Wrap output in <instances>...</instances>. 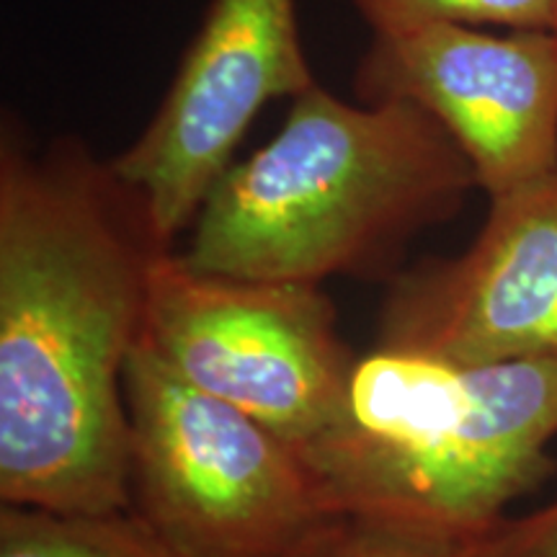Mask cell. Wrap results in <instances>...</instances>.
Masks as SVG:
<instances>
[{
    "label": "cell",
    "mask_w": 557,
    "mask_h": 557,
    "mask_svg": "<svg viewBox=\"0 0 557 557\" xmlns=\"http://www.w3.org/2000/svg\"><path fill=\"white\" fill-rule=\"evenodd\" d=\"M377 346L468 364L557 359V169L491 197L459 256L398 274Z\"/></svg>",
    "instance_id": "obj_8"
},
{
    "label": "cell",
    "mask_w": 557,
    "mask_h": 557,
    "mask_svg": "<svg viewBox=\"0 0 557 557\" xmlns=\"http://www.w3.org/2000/svg\"><path fill=\"white\" fill-rule=\"evenodd\" d=\"M557 359L468 364L374 346L302 444L333 517L465 553L557 470Z\"/></svg>",
    "instance_id": "obj_3"
},
{
    "label": "cell",
    "mask_w": 557,
    "mask_h": 557,
    "mask_svg": "<svg viewBox=\"0 0 557 557\" xmlns=\"http://www.w3.org/2000/svg\"><path fill=\"white\" fill-rule=\"evenodd\" d=\"M361 103L408 101L449 132L487 197L557 169V34L465 24L374 34L354 75Z\"/></svg>",
    "instance_id": "obj_7"
},
{
    "label": "cell",
    "mask_w": 557,
    "mask_h": 557,
    "mask_svg": "<svg viewBox=\"0 0 557 557\" xmlns=\"http://www.w3.org/2000/svg\"><path fill=\"white\" fill-rule=\"evenodd\" d=\"M472 189L475 169L429 111L346 103L315 83L263 148L218 178L181 256L209 274L263 282L380 274Z\"/></svg>",
    "instance_id": "obj_2"
},
{
    "label": "cell",
    "mask_w": 557,
    "mask_h": 557,
    "mask_svg": "<svg viewBox=\"0 0 557 557\" xmlns=\"http://www.w3.org/2000/svg\"><path fill=\"white\" fill-rule=\"evenodd\" d=\"M287 557H462V553L351 517H331Z\"/></svg>",
    "instance_id": "obj_11"
},
{
    "label": "cell",
    "mask_w": 557,
    "mask_h": 557,
    "mask_svg": "<svg viewBox=\"0 0 557 557\" xmlns=\"http://www.w3.org/2000/svg\"><path fill=\"white\" fill-rule=\"evenodd\" d=\"M462 557H557V500L521 519H500Z\"/></svg>",
    "instance_id": "obj_12"
},
{
    "label": "cell",
    "mask_w": 557,
    "mask_h": 557,
    "mask_svg": "<svg viewBox=\"0 0 557 557\" xmlns=\"http://www.w3.org/2000/svg\"><path fill=\"white\" fill-rule=\"evenodd\" d=\"M0 557H184L135 508L62 513L37 506L0 508Z\"/></svg>",
    "instance_id": "obj_9"
},
{
    "label": "cell",
    "mask_w": 557,
    "mask_h": 557,
    "mask_svg": "<svg viewBox=\"0 0 557 557\" xmlns=\"http://www.w3.org/2000/svg\"><path fill=\"white\" fill-rule=\"evenodd\" d=\"M374 34L434 24L506 26L511 32H555L557 0H354Z\"/></svg>",
    "instance_id": "obj_10"
},
{
    "label": "cell",
    "mask_w": 557,
    "mask_h": 557,
    "mask_svg": "<svg viewBox=\"0 0 557 557\" xmlns=\"http://www.w3.org/2000/svg\"><path fill=\"white\" fill-rule=\"evenodd\" d=\"M163 246L139 191L78 139L0 145V500L132 508L124 372Z\"/></svg>",
    "instance_id": "obj_1"
},
{
    "label": "cell",
    "mask_w": 557,
    "mask_h": 557,
    "mask_svg": "<svg viewBox=\"0 0 557 557\" xmlns=\"http://www.w3.org/2000/svg\"><path fill=\"white\" fill-rule=\"evenodd\" d=\"M312 86L297 0L209 3L156 116L111 160L116 176L145 199L163 246L191 227L259 111Z\"/></svg>",
    "instance_id": "obj_6"
},
{
    "label": "cell",
    "mask_w": 557,
    "mask_h": 557,
    "mask_svg": "<svg viewBox=\"0 0 557 557\" xmlns=\"http://www.w3.org/2000/svg\"><path fill=\"white\" fill-rule=\"evenodd\" d=\"M124 395L132 508L184 557H287L333 517L295 444L194 387L143 336Z\"/></svg>",
    "instance_id": "obj_4"
},
{
    "label": "cell",
    "mask_w": 557,
    "mask_h": 557,
    "mask_svg": "<svg viewBox=\"0 0 557 557\" xmlns=\"http://www.w3.org/2000/svg\"><path fill=\"white\" fill-rule=\"evenodd\" d=\"M143 338L297 449L333 416L357 359L320 284L209 274L173 248L150 263Z\"/></svg>",
    "instance_id": "obj_5"
},
{
    "label": "cell",
    "mask_w": 557,
    "mask_h": 557,
    "mask_svg": "<svg viewBox=\"0 0 557 557\" xmlns=\"http://www.w3.org/2000/svg\"><path fill=\"white\" fill-rule=\"evenodd\" d=\"M555 34H557V24H555Z\"/></svg>",
    "instance_id": "obj_13"
}]
</instances>
